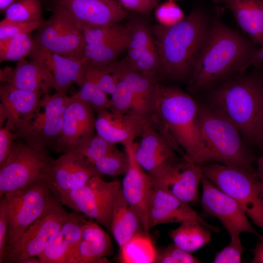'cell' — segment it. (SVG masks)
Instances as JSON below:
<instances>
[{
    "instance_id": "obj_10",
    "label": "cell",
    "mask_w": 263,
    "mask_h": 263,
    "mask_svg": "<svg viewBox=\"0 0 263 263\" xmlns=\"http://www.w3.org/2000/svg\"><path fill=\"white\" fill-rule=\"evenodd\" d=\"M120 186L119 181L107 182L95 176L81 188L54 194L62 205L94 220L111 231L115 199Z\"/></svg>"
},
{
    "instance_id": "obj_43",
    "label": "cell",
    "mask_w": 263,
    "mask_h": 263,
    "mask_svg": "<svg viewBox=\"0 0 263 263\" xmlns=\"http://www.w3.org/2000/svg\"><path fill=\"white\" fill-rule=\"evenodd\" d=\"M44 20L33 21H12L3 19L0 22V40L37 30Z\"/></svg>"
},
{
    "instance_id": "obj_38",
    "label": "cell",
    "mask_w": 263,
    "mask_h": 263,
    "mask_svg": "<svg viewBox=\"0 0 263 263\" xmlns=\"http://www.w3.org/2000/svg\"><path fill=\"white\" fill-rule=\"evenodd\" d=\"M115 61L107 65L93 66L84 62L85 75L92 79L98 88L111 95L113 93L118 80L115 70Z\"/></svg>"
},
{
    "instance_id": "obj_11",
    "label": "cell",
    "mask_w": 263,
    "mask_h": 263,
    "mask_svg": "<svg viewBox=\"0 0 263 263\" xmlns=\"http://www.w3.org/2000/svg\"><path fill=\"white\" fill-rule=\"evenodd\" d=\"M4 196L8 207L7 248L57 199L46 180Z\"/></svg>"
},
{
    "instance_id": "obj_57",
    "label": "cell",
    "mask_w": 263,
    "mask_h": 263,
    "mask_svg": "<svg viewBox=\"0 0 263 263\" xmlns=\"http://www.w3.org/2000/svg\"><path fill=\"white\" fill-rule=\"evenodd\" d=\"M172 0V1H174V0Z\"/></svg>"
},
{
    "instance_id": "obj_18",
    "label": "cell",
    "mask_w": 263,
    "mask_h": 263,
    "mask_svg": "<svg viewBox=\"0 0 263 263\" xmlns=\"http://www.w3.org/2000/svg\"><path fill=\"white\" fill-rule=\"evenodd\" d=\"M134 142L124 145L125 150L129 155L130 163L121 184V188L125 199L139 217L143 230L149 235L150 228L148 209L152 188L150 175L135 159Z\"/></svg>"
},
{
    "instance_id": "obj_26",
    "label": "cell",
    "mask_w": 263,
    "mask_h": 263,
    "mask_svg": "<svg viewBox=\"0 0 263 263\" xmlns=\"http://www.w3.org/2000/svg\"><path fill=\"white\" fill-rule=\"evenodd\" d=\"M40 56L44 58L51 75L52 88L56 92L66 93L73 84L81 87L85 75V65L82 60L55 54Z\"/></svg>"
},
{
    "instance_id": "obj_41",
    "label": "cell",
    "mask_w": 263,
    "mask_h": 263,
    "mask_svg": "<svg viewBox=\"0 0 263 263\" xmlns=\"http://www.w3.org/2000/svg\"><path fill=\"white\" fill-rule=\"evenodd\" d=\"M156 263H198L200 261L174 243L157 252Z\"/></svg>"
},
{
    "instance_id": "obj_19",
    "label": "cell",
    "mask_w": 263,
    "mask_h": 263,
    "mask_svg": "<svg viewBox=\"0 0 263 263\" xmlns=\"http://www.w3.org/2000/svg\"><path fill=\"white\" fill-rule=\"evenodd\" d=\"M134 155L150 175H153L179 156L164 135L150 121L145 126L139 142H134Z\"/></svg>"
},
{
    "instance_id": "obj_31",
    "label": "cell",
    "mask_w": 263,
    "mask_h": 263,
    "mask_svg": "<svg viewBox=\"0 0 263 263\" xmlns=\"http://www.w3.org/2000/svg\"><path fill=\"white\" fill-rule=\"evenodd\" d=\"M129 32L97 45L85 46L82 61L93 66H103L115 62L118 56L128 47Z\"/></svg>"
},
{
    "instance_id": "obj_12",
    "label": "cell",
    "mask_w": 263,
    "mask_h": 263,
    "mask_svg": "<svg viewBox=\"0 0 263 263\" xmlns=\"http://www.w3.org/2000/svg\"><path fill=\"white\" fill-rule=\"evenodd\" d=\"M56 200L50 207L6 249L3 263H18L37 257L57 234L71 213Z\"/></svg>"
},
{
    "instance_id": "obj_25",
    "label": "cell",
    "mask_w": 263,
    "mask_h": 263,
    "mask_svg": "<svg viewBox=\"0 0 263 263\" xmlns=\"http://www.w3.org/2000/svg\"><path fill=\"white\" fill-rule=\"evenodd\" d=\"M110 236L95 222L86 221L73 263H108L107 257L113 253Z\"/></svg>"
},
{
    "instance_id": "obj_33",
    "label": "cell",
    "mask_w": 263,
    "mask_h": 263,
    "mask_svg": "<svg viewBox=\"0 0 263 263\" xmlns=\"http://www.w3.org/2000/svg\"><path fill=\"white\" fill-rule=\"evenodd\" d=\"M107 110L115 113L134 114L149 118L146 108L129 86L119 78Z\"/></svg>"
},
{
    "instance_id": "obj_47",
    "label": "cell",
    "mask_w": 263,
    "mask_h": 263,
    "mask_svg": "<svg viewBox=\"0 0 263 263\" xmlns=\"http://www.w3.org/2000/svg\"><path fill=\"white\" fill-rule=\"evenodd\" d=\"M126 9L139 14H147L158 5L159 0H118Z\"/></svg>"
},
{
    "instance_id": "obj_23",
    "label": "cell",
    "mask_w": 263,
    "mask_h": 263,
    "mask_svg": "<svg viewBox=\"0 0 263 263\" xmlns=\"http://www.w3.org/2000/svg\"><path fill=\"white\" fill-rule=\"evenodd\" d=\"M84 218L70 213L57 234L39 255L41 263H73L82 235Z\"/></svg>"
},
{
    "instance_id": "obj_27",
    "label": "cell",
    "mask_w": 263,
    "mask_h": 263,
    "mask_svg": "<svg viewBox=\"0 0 263 263\" xmlns=\"http://www.w3.org/2000/svg\"><path fill=\"white\" fill-rule=\"evenodd\" d=\"M229 9L240 26L256 44L263 46V0H215Z\"/></svg>"
},
{
    "instance_id": "obj_45",
    "label": "cell",
    "mask_w": 263,
    "mask_h": 263,
    "mask_svg": "<svg viewBox=\"0 0 263 263\" xmlns=\"http://www.w3.org/2000/svg\"><path fill=\"white\" fill-rule=\"evenodd\" d=\"M8 207L5 196L0 199V263L3 260L7 248L8 229Z\"/></svg>"
},
{
    "instance_id": "obj_30",
    "label": "cell",
    "mask_w": 263,
    "mask_h": 263,
    "mask_svg": "<svg viewBox=\"0 0 263 263\" xmlns=\"http://www.w3.org/2000/svg\"><path fill=\"white\" fill-rule=\"evenodd\" d=\"M173 243L183 250L191 252L207 244L211 240V233L200 222L190 220L181 223L169 233Z\"/></svg>"
},
{
    "instance_id": "obj_36",
    "label": "cell",
    "mask_w": 263,
    "mask_h": 263,
    "mask_svg": "<svg viewBox=\"0 0 263 263\" xmlns=\"http://www.w3.org/2000/svg\"><path fill=\"white\" fill-rule=\"evenodd\" d=\"M130 160L128 153L117 148L106 154L93 164V166L101 175L116 176L125 174L129 166Z\"/></svg>"
},
{
    "instance_id": "obj_49",
    "label": "cell",
    "mask_w": 263,
    "mask_h": 263,
    "mask_svg": "<svg viewBox=\"0 0 263 263\" xmlns=\"http://www.w3.org/2000/svg\"><path fill=\"white\" fill-rule=\"evenodd\" d=\"M109 101L107 94L97 86L90 104L93 110L96 112L102 109H107Z\"/></svg>"
},
{
    "instance_id": "obj_7",
    "label": "cell",
    "mask_w": 263,
    "mask_h": 263,
    "mask_svg": "<svg viewBox=\"0 0 263 263\" xmlns=\"http://www.w3.org/2000/svg\"><path fill=\"white\" fill-rule=\"evenodd\" d=\"M33 38L31 59L55 54L82 60L86 45L83 31L60 6L54 5L53 14L36 30Z\"/></svg>"
},
{
    "instance_id": "obj_29",
    "label": "cell",
    "mask_w": 263,
    "mask_h": 263,
    "mask_svg": "<svg viewBox=\"0 0 263 263\" xmlns=\"http://www.w3.org/2000/svg\"><path fill=\"white\" fill-rule=\"evenodd\" d=\"M140 221L125 199L121 188L117 192L112 216L111 231L120 249L139 233Z\"/></svg>"
},
{
    "instance_id": "obj_14",
    "label": "cell",
    "mask_w": 263,
    "mask_h": 263,
    "mask_svg": "<svg viewBox=\"0 0 263 263\" xmlns=\"http://www.w3.org/2000/svg\"><path fill=\"white\" fill-rule=\"evenodd\" d=\"M152 188L169 193L188 204L199 199L203 173L201 166L181 156L156 173L150 175Z\"/></svg>"
},
{
    "instance_id": "obj_42",
    "label": "cell",
    "mask_w": 263,
    "mask_h": 263,
    "mask_svg": "<svg viewBox=\"0 0 263 263\" xmlns=\"http://www.w3.org/2000/svg\"><path fill=\"white\" fill-rule=\"evenodd\" d=\"M155 16L160 24L165 26L175 25L185 18L181 9L174 1L169 0L156 7Z\"/></svg>"
},
{
    "instance_id": "obj_37",
    "label": "cell",
    "mask_w": 263,
    "mask_h": 263,
    "mask_svg": "<svg viewBox=\"0 0 263 263\" xmlns=\"http://www.w3.org/2000/svg\"><path fill=\"white\" fill-rule=\"evenodd\" d=\"M4 19L12 21L42 20L40 0H17L5 10Z\"/></svg>"
},
{
    "instance_id": "obj_28",
    "label": "cell",
    "mask_w": 263,
    "mask_h": 263,
    "mask_svg": "<svg viewBox=\"0 0 263 263\" xmlns=\"http://www.w3.org/2000/svg\"><path fill=\"white\" fill-rule=\"evenodd\" d=\"M115 70L118 78L124 81L147 109L149 117L154 94L158 85L156 74L139 71L130 66L124 59L115 62Z\"/></svg>"
},
{
    "instance_id": "obj_13",
    "label": "cell",
    "mask_w": 263,
    "mask_h": 263,
    "mask_svg": "<svg viewBox=\"0 0 263 263\" xmlns=\"http://www.w3.org/2000/svg\"><path fill=\"white\" fill-rule=\"evenodd\" d=\"M201 183L202 186L201 202L204 212L218 219L230 239H236L243 232L259 236L249 222L244 209L236 200L204 176Z\"/></svg>"
},
{
    "instance_id": "obj_2",
    "label": "cell",
    "mask_w": 263,
    "mask_h": 263,
    "mask_svg": "<svg viewBox=\"0 0 263 263\" xmlns=\"http://www.w3.org/2000/svg\"><path fill=\"white\" fill-rule=\"evenodd\" d=\"M255 44L221 22H214L190 76V89H208L244 72L258 49Z\"/></svg>"
},
{
    "instance_id": "obj_50",
    "label": "cell",
    "mask_w": 263,
    "mask_h": 263,
    "mask_svg": "<svg viewBox=\"0 0 263 263\" xmlns=\"http://www.w3.org/2000/svg\"><path fill=\"white\" fill-rule=\"evenodd\" d=\"M253 258L250 261L252 263H263V236L259 235L258 242L252 250Z\"/></svg>"
},
{
    "instance_id": "obj_56",
    "label": "cell",
    "mask_w": 263,
    "mask_h": 263,
    "mask_svg": "<svg viewBox=\"0 0 263 263\" xmlns=\"http://www.w3.org/2000/svg\"><path fill=\"white\" fill-rule=\"evenodd\" d=\"M116 0V1H118V0Z\"/></svg>"
},
{
    "instance_id": "obj_8",
    "label": "cell",
    "mask_w": 263,
    "mask_h": 263,
    "mask_svg": "<svg viewBox=\"0 0 263 263\" xmlns=\"http://www.w3.org/2000/svg\"><path fill=\"white\" fill-rule=\"evenodd\" d=\"M70 99L65 93L43 95L36 110L13 132L14 139L22 138L38 149H54Z\"/></svg>"
},
{
    "instance_id": "obj_21",
    "label": "cell",
    "mask_w": 263,
    "mask_h": 263,
    "mask_svg": "<svg viewBox=\"0 0 263 263\" xmlns=\"http://www.w3.org/2000/svg\"><path fill=\"white\" fill-rule=\"evenodd\" d=\"M0 79L17 89L43 95L50 94L53 89L51 75L42 56L18 62L14 68L0 69Z\"/></svg>"
},
{
    "instance_id": "obj_52",
    "label": "cell",
    "mask_w": 263,
    "mask_h": 263,
    "mask_svg": "<svg viewBox=\"0 0 263 263\" xmlns=\"http://www.w3.org/2000/svg\"><path fill=\"white\" fill-rule=\"evenodd\" d=\"M17 0H0V11L4 13L7 8Z\"/></svg>"
},
{
    "instance_id": "obj_39",
    "label": "cell",
    "mask_w": 263,
    "mask_h": 263,
    "mask_svg": "<svg viewBox=\"0 0 263 263\" xmlns=\"http://www.w3.org/2000/svg\"><path fill=\"white\" fill-rule=\"evenodd\" d=\"M116 149L115 144L107 142L96 133L72 152L80 155L93 165L98 159Z\"/></svg>"
},
{
    "instance_id": "obj_58",
    "label": "cell",
    "mask_w": 263,
    "mask_h": 263,
    "mask_svg": "<svg viewBox=\"0 0 263 263\" xmlns=\"http://www.w3.org/2000/svg\"></svg>"
},
{
    "instance_id": "obj_34",
    "label": "cell",
    "mask_w": 263,
    "mask_h": 263,
    "mask_svg": "<svg viewBox=\"0 0 263 263\" xmlns=\"http://www.w3.org/2000/svg\"><path fill=\"white\" fill-rule=\"evenodd\" d=\"M34 46L31 33H22L0 40V61H22L30 56Z\"/></svg>"
},
{
    "instance_id": "obj_22",
    "label": "cell",
    "mask_w": 263,
    "mask_h": 263,
    "mask_svg": "<svg viewBox=\"0 0 263 263\" xmlns=\"http://www.w3.org/2000/svg\"><path fill=\"white\" fill-rule=\"evenodd\" d=\"M150 228L167 223H182L196 220L210 230L218 231V227L207 224L189 204L163 191L152 188L148 203Z\"/></svg>"
},
{
    "instance_id": "obj_6",
    "label": "cell",
    "mask_w": 263,
    "mask_h": 263,
    "mask_svg": "<svg viewBox=\"0 0 263 263\" xmlns=\"http://www.w3.org/2000/svg\"><path fill=\"white\" fill-rule=\"evenodd\" d=\"M203 175L236 200L247 216L263 230V186L257 171H249L214 162L200 165Z\"/></svg>"
},
{
    "instance_id": "obj_46",
    "label": "cell",
    "mask_w": 263,
    "mask_h": 263,
    "mask_svg": "<svg viewBox=\"0 0 263 263\" xmlns=\"http://www.w3.org/2000/svg\"><path fill=\"white\" fill-rule=\"evenodd\" d=\"M14 140L11 128L5 123L0 129V168L6 161Z\"/></svg>"
},
{
    "instance_id": "obj_15",
    "label": "cell",
    "mask_w": 263,
    "mask_h": 263,
    "mask_svg": "<svg viewBox=\"0 0 263 263\" xmlns=\"http://www.w3.org/2000/svg\"><path fill=\"white\" fill-rule=\"evenodd\" d=\"M95 118L90 104L73 95L64 112L57 152H72L95 134Z\"/></svg>"
},
{
    "instance_id": "obj_54",
    "label": "cell",
    "mask_w": 263,
    "mask_h": 263,
    "mask_svg": "<svg viewBox=\"0 0 263 263\" xmlns=\"http://www.w3.org/2000/svg\"><path fill=\"white\" fill-rule=\"evenodd\" d=\"M19 263H41L38 257H31L24 259L21 261Z\"/></svg>"
},
{
    "instance_id": "obj_40",
    "label": "cell",
    "mask_w": 263,
    "mask_h": 263,
    "mask_svg": "<svg viewBox=\"0 0 263 263\" xmlns=\"http://www.w3.org/2000/svg\"><path fill=\"white\" fill-rule=\"evenodd\" d=\"M128 32L127 26L114 23L86 29L83 31V35L85 46H93L126 34Z\"/></svg>"
},
{
    "instance_id": "obj_9",
    "label": "cell",
    "mask_w": 263,
    "mask_h": 263,
    "mask_svg": "<svg viewBox=\"0 0 263 263\" xmlns=\"http://www.w3.org/2000/svg\"><path fill=\"white\" fill-rule=\"evenodd\" d=\"M54 159L48 149H38L25 142L13 143L0 168V197L46 180Z\"/></svg>"
},
{
    "instance_id": "obj_1",
    "label": "cell",
    "mask_w": 263,
    "mask_h": 263,
    "mask_svg": "<svg viewBox=\"0 0 263 263\" xmlns=\"http://www.w3.org/2000/svg\"><path fill=\"white\" fill-rule=\"evenodd\" d=\"M200 105L181 89L158 84L150 122L167 138L176 151L199 165L208 162L199 121Z\"/></svg>"
},
{
    "instance_id": "obj_4",
    "label": "cell",
    "mask_w": 263,
    "mask_h": 263,
    "mask_svg": "<svg viewBox=\"0 0 263 263\" xmlns=\"http://www.w3.org/2000/svg\"><path fill=\"white\" fill-rule=\"evenodd\" d=\"M210 101L246 140L263 144V80L260 77H231L211 92Z\"/></svg>"
},
{
    "instance_id": "obj_44",
    "label": "cell",
    "mask_w": 263,
    "mask_h": 263,
    "mask_svg": "<svg viewBox=\"0 0 263 263\" xmlns=\"http://www.w3.org/2000/svg\"><path fill=\"white\" fill-rule=\"evenodd\" d=\"M230 239L229 244L216 254L213 263H240L242 262L243 247L239 237L236 239Z\"/></svg>"
},
{
    "instance_id": "obj_32",
    "label": "cell",
    "mask_w": 263,
    "mask_h": 263,
    "mask_svg": "<svg viewBox=\"0 0 263 263\" xmlns=\"http://www.w3.org/2000/svg\"><path fill=\"white\" fill-rule=\"evenodd\" d=\"M119 259L123 263H155L157 252L149 235L139 232L120 249Z\"/></svg>"
},
{
    "instance_id": "obj_3",
    "label": "cell",
    "mask_w": 263,
    "mask_h": 263,
    "mask_svg": "<svg viewBox=\"0 0 263 263\" xmlns=\"http://www.w3.org/2000/svg\"><path fill=\"white\" fill-rule=\"evenodd\" d=\"M210 26L206 13L200 8L175 25L156 26L159 72L173 79L191 76Z\"/></svg>"
},
{
    "instance_id": "obj_17",
    "label": "cell",
    "mask_w": 263,
    "mask_h": 263,
    "mask_svg": "<svg viewBox=\"0 0 263 263\" xmlns=\"http://www.w3.org/2000/svg\"><path fill=\"white\" fill-rule=\"evenodd\" d=\"M95 176L102 177L94 166L82 156L68 152L53 160L46 180L55 193L81 188Z\"/></svg>"
},
{
    "instance_id": "obj_24",
    "label": "cell",
    "mask_w": 263,
    "mask_h": 263,
    "mask_svg": "<svg viewBox=\"0 0 263 263\" xmlns=\"http://www.w3.org/2000/svg\"><path fill=\"white\" fill-rule=\"evenodd\" d=\"M43 94L14 88L2 83L0 86V110L6 117L5 123L13 132L36 110Z\"/></svg>"
},
{
    "instance_id": "obj_55",
    "label": "cell",
    "mask_w": 263,
    "mask_h": 263,
    "mask_svg": "<svg viewBox=\"0 0 263 263\" xmlns=\"http://www.w3.org/2000/svg\"><path fill=\"white\" fill-rule=\"evenodd\" d=\"M259 177L261 179V180L262 182V184H263V176H259Z\"/></svg>"
},
{
    "instance_id": "obj_35",
    "label": "cell",
    "mask_w": 263,
    "mask_h": 263,
    "mask_svg": "<svg viewBox=\"0 0 263 263\" xmlns=\"http://www.w3.org/2000/svg\"><path fill=\"white\" fill-rule=\"evenodd\" d=\"M129 41L127 57L125 59L130 65L151 48L156 46L149 28L144 24L137 23L127 26Z\"/></svg>"
},
{
    "instance_id": "obj_51",
    "label": "cell",
    "mask_w": 263,
    "mask_h": 263,
    "mask_svg": "<svg viewBox=\"0 0 263 263\" xmlns=\"http://www.w3.org/2000/svg\"><path fill=\"white\" fill-rule=\"evenodd\" d=\"M263 62V46L258 48L249 60L248 67L250 65L258 66Z\"/></svg>"
},
{
    "instance_id": "obj_5",
    "label": "cell",
    "mask_w": 263,
    "mask_h": 263,
    "mask_svg": "<svg viewBox=\"0 0 263 263\" xmlns=\"http://www.w3.org/2000/svg\"><path fill=\"white\" fill-rule=\"evenodd\" d=\"M201 133L209 162L249 171H256L253 158L238 128L210 105H199Z\"/></svg>"
},
{
    "instance_id": "obj_48",
    "label": "cell",
    "mask_w": 263,
    "mask_h": 263,
    "mask_svg": "<svg viewBox=\"0 0 263 263\" xmlns=\"http://www.w3.org/2000/svg\"><path fill=\"white\" fill-rule=\"evenodd\" d=\"M96 87L95 83L90 77L85 75V78L80 87V90L73 95L90 104Z\"/></svg>"
},
{
    "instance_id": "obj_53",
    "label": "cell",
    "mask_w": 263,
    "mask_h": 263,
    "mask_svg": "<svg viewBox=\"0 0 263 263\" xmlns=\"http://www.w3.org/2000/svg\"><path fill=\"white\" fill-rule=\"evenodd\" d=\"M258 170L259 176H263V155L257 159Z\"/></svg>"
},
{
    "instance_id": "obj_16",
    "label": "cell",
    "mask_w": 263,
    "mask_h": 263,
    "mask_svg": "<svg viewBox=\"0 0 263 263\" xmlns=\"http://www.w3.org/2000/svg\"><path fill=\"white\" fill-rule=\"evenodd\" d=\"M63 8L83 31L117 23L127 12L115 0H52Z\"/></svg>"
},
{
    "instance_id": "obj_20",
    "label": "cell",
    "mask_w": 263,
    "mask_h": 263,
    "mask_svg": "<svg viewBox=\"0 0 263 263\" xmlns=\"http://www.w3.org/2000/svg\"><path fill=\"white\" fill-rule=\"evenodd\" d=\"M95 131L107 142L124 146L140 137L149 118L134 114H121L102 109L96 112Z\"/></svg>"
}]
</instances>
